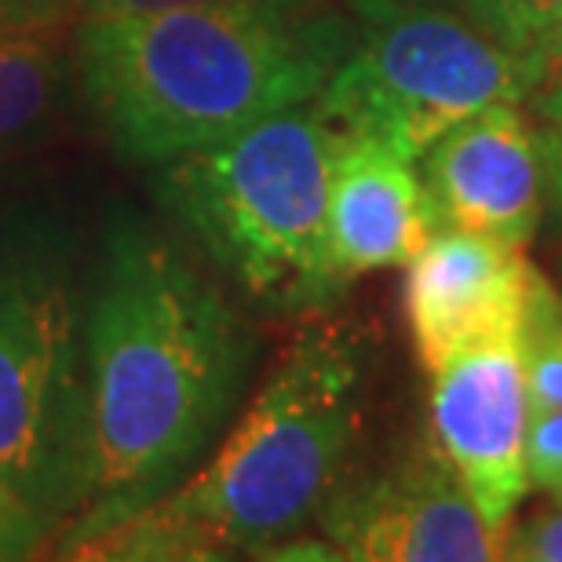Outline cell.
<instances>
[{
  "instance_id": "obj_15",
  "label": "cell",
  "mask_w": 562,
  "mask_h": 562,
  "mask_svg": "<svg viewBox=\"0 0 562 562\" xmlns=\"http://www.w3.org/2000/svg\"><path fill=\"white\" fill-rule=\"evenodd\" d=\"M526 479H530V486L562 501V409H530Z\"/></svg>"
},
{
  "instance_id": "obj_18",
  "label": "cell",
  "mask_w": 562,
  "mask_h": 562,
  "mask_svg": "<svg viewBox=\"0 0 562 562\" xmlns=\"http://www.w3.org/2000/svg\"><path fill=\"white\" fill-rule=\"evenodd\" d=\"M537 114L544 121L541 143L548 161V201L562 216V88L552 92H537Z\"/></svg>"
},
{
  "instance_id": "obj_1",
  "label": "cell",
  "mask_w": 562,
  "mask_h": 562,
  "mask_svg": "<svg viewBox=\"0 0 562 562\" xmlns=\"http://www.w3.org/2000/svg\"><path fill=\"white\" fill-rule=\"evenodd\" d=\"M252 336L161 234L110 227L85 318V479L59 555L85 552L172 493L238 406Z\"/></svg>"
},
{
  "instance_id": "obj_10",
  "label": "cell",
  "mask_w": 562,
  "mask_h": 562,
  "mask_svg": "<svg viewBox=\"0 0 562 562\" xmlns=\"http://www.w3.org/2000/svg\"><path fill=\"white\" fill-rule=\"evenodd\" d=\"M537 271L522 245L438 227L406 263V318L427 369L468 347L519 336Z\"/></svg>"
},
{
  "instance_id": "obj_5",
  "label": "cell",
  "mask_w": 562,
  "mask_h": 562,
  "mask_svg": "<svg viewBox=\"0 0 562 562\" xmlns=\"http://www.w3.org/2000/svg\"><path fill=\"white\" fill-rule=\"evenodd\" d=\"M347 19L318 103L351 139L420 161L460 121L537 92L533 63L449 0H347Z\"/></svg>"
},
{
  "instance_id": "obj_21",
  "label": "cell",
  "mask_w": 562,
  "mask_h": 562,
  "mask_svg": "<svg viewBox=\"0 0 562 562\" xmlns=\"http://www.w3.org/2000/svg\"><path fill=\"white\" fill-rule=\"evenodd\" d=\"M552 88H562V33L537 59V92H552Z\"/></svg>"
},
{
  "instance_id": "obj_11",
  "label": "cell",
  "mask_w": 562,
  "mask_h": 562,
  "mask_svg": "<svg viewBox=\"0 0 562 562\" xmlns=\"http://www.w3.org/2000/svg\"><path fill=\"white\" fill-rule=\"evenodd\" d=\"M438 231L431 198L409 157L347 139L329 194V271L347 292L362 274L406 267Z\"/></svg>"
},
{
  "instance_id": "obj_2",
  "label": "cell",
  "mask_w": 562,
  "mask_h": 562,
  "mask_svg": "<svg viewBox=\"0 0 562 562\" xmlns=\"http://www.w3.org/2000/svg\"><path fill=\"white\" fill-rule=\"evenodd\" d=\"M351 41L325 0H205L81 15L77 85L117 154L165 165L318 99Z\"/></svg>"
},
{
  "instance_id": "obj_4",
  "label": "cell",
  "mask_w": 562,
  "mask_h": 562,
  "mask_svg": "<svg viewBox=\"0 0 562 562\" xmlns=\"http://www.w3.org/2000/svg\"><path fill=\"white\" fill-rule=\"evenodd\" d=\"M347 139L311 99L157 165V194L252 300L274 311H325L344 296L329 271V194Z\"/></svg>"
},
{
  "instance_id": "obj_17",
  "label": "cell",
  "mask_w": 562,
  "mask_h": 562,
  "mask_svg": "<svg viewBox=\"0 0 562 562\" xmlns=\"http://www.w3.org/2000/svg\"><path fill=\"white\" fill-rule=\"evenodd\" d=\"M504 559L562 562V501H555L552 512L533 515L530 522L508 526V537H504Z\"/></svg>"
},
{
  "instance_id": "obj_13",
  "label": "cell",
  "mask_w": 562,
  "mask_h": 562,
  "mask_svg": "<svg viewBox=\"0 0 562 562\" xmlns=\"http://www.w3.org/2000/svg\"><path fill=\"white\" fill-rule=\"evenodd\" d=\"M530 409H562V296L537 274L519 329Z\"/></svg>"
},
{
  "instance_id": "obj_8",
  "label": "cell",
  "mask_w": 562,
  "mask_h": 562,
  "mask_svg": "<svg viewBox=\"0 0 562 562\" xmlns=\"http://www.w3.org/2000/svg\"><path fill=\"white\" fill-rule=\"evenodd\" d=\"M530 395L519 336L468 347L431 369V435L460 486L493 526H512L526 479Z\"/></svg>"
},
{
  "instance_id": "obj_9",
  "label": "cell",
  "mask_w": 562,
  "mask_h": 562,
  "mask_svg": "<svg viewBox=\"0 0 562 562\" xmlns=\"http://www.w3.org/2000/svg\"><path fill=\"white\" fill-rule=\"evenodd\" d=\"M420 179L438 227H460L526 245L548 205L541 132L519 103H493L460 121L420 157Z\"/></svg>"
},
{
  "instance_id": "obj_6",
  "label": "cell",
  "mask_w": 562,
  "mask_h": 562,
  "mask_svg": "<svg viewBox=\"0 0 562 562\" xmlns=\"http://www.w3.org/2000/svg\"><path fill=\"white\" fill-rule=\"evenodd\" d=\"M0 475L44 522L85 479V325L63 278L0 274Z\"/></svg>"
},
{
  "instance_id": "obj_16",
  "label": "cell",
  "mask_w": 562,
  "mask_h": 562,
  "mask_svg": "<svg viewBox=\"0 0 562 562\" xmlns=\"http://www.w3.org/2000/svg\"><path fill=\"white\" fill-rule=\"evenodd\" d=\"M52 526L41 519L37 508L0 475V562L33 559L48 541Z\"/></svg>"
},
{
  "instance_id": "obj_7",
  "label": "cell",
  "mask_w": 562,
  "mask_h": 562,
  "mask_svg": "<svg viewBox=\"0 0 562 562\" xmlns=\"http://www.w3.org/2000/svg\"><path fill=\"white\" fill-rule=\"evenodd\" d=\"M318 526L336 559L362 562H490L504 559L508 537L475 508L438 449L384 475L347 479Z\"/></svg>"
},
{
  "instance_id": "obj_19",
  "label": "cell",
  "mask_w": 562,
  "mask_h": 562,
  "mask_svg": "<svg viewBox=\"0 0 562 562\" xmlns=\"http://www.w3.org/2000/svg\"><path fill=\"white\" fill-rule=\"evenodd\" d=\"M74 8V0H0V33L44 26V22H66Z\"/></svg>"
},
{
  "instance_id": "obj_3",
  "label": "cell",
  "mask_w": 562,
  "mask_h": 562,
  "mask_svg": "<svg viewBox=\"0 0 562 562\" xmlns=\"http://www.w3.org/2000/svg\"><path fill=\"white\" fill-rule=\"evenodd\" d=\"M369 344L355 322L303 329L216 453L85 559L271 555L300 537L351 471L373 366Z\"/></svg>"
},
{
  "instance_id": "obj_20",
  "label": "cell",
  "mask_w": 562,
  "mask_h": 562,
  "mask_svg": "<svg viewBox=\"0 0 562 562\" xmlns=\"http://www.w3.org/2000/svg\"><path fill=\"white\" fill-rule=\"evenodd\" d=\"M81 15H132V11H161L179 4H205V0H74Z\"/></svg>"
},
{
  "instance_id": "obj_12",
  "label": "cell",
  "mask_w": 562,
  "mask_h": 562,
  "mask_svg": "<svg viewBox=\"0 0 562 562\" xmlns=\"http://www.w3.org/2000/svg\"><path fill=\"white\" fill-rule=\"evenodd\" d=\"M77 81L70 22L0 33V150L48 132Z\"/></svg>"
},
{
  "instance_id": "obj_14",
  "label": "cell",
  "mask_w": 562,
  "mask_h": 562,
  "mask_svg": "<svg viewBox=\"0 0 562 562\" xmlns=\"http://www.w3.org/2000/svg\"><path fill=\"white\" fill-rule=\"evenodd\" d=\"M493 37L533 63L562 33V0H449Z\"/></svg>"
}]
</instances>
